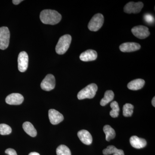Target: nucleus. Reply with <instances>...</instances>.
Returning <instances> with one entry per match:
<instances>
[{"label":"nucleus","instance_id":"f257e3e1","mask_svg":"<svg viewBox=\"0 0 155 155\" xmlns=\"http://www.w3.org/2000/svg\"><path fill=\"white\" fill-rule=\"evenodd\" d=\"M40 18L44 24L54 25L61 21L62 16L54 10H45L41 13Z\"/></svg>","mask_w":155,"mask_h":155},{"label":"nucleus","instance_id":"f03ea898","mask_svg":"<svg viewBox=\"0 0 155 155\" xmlns=\"http://www.w3.org/2000/svg\"><path fill=\"white\" fill-rule=\"evenodd\" d=\"M72 41V37L69 35H65L59 39L56 46V52L58 54H65L68 50Z\"/></svg>","mask_w":155,"mask_h":155},{"label":"nucleus","instance_id":"7ed1b4c3","mask_svg":"<svg viewBox=\"0 0 155 155\" xmlns=\"http://www.w3.org/2000/svg\"><path fill=\"white\" fill-rule=\"evenodd\" d=\"M97 89V86L95 84H91L78 92V98L80 100L93 98L95 96Z\"/></svg>","mask_w":155,"mask_h":155},{"label":"nucleus","instance_id":"20e7f679","mask_svg":"<svg viewBox=\"0 0 155 155\" xmlns=\"http://www.w3.org/2000/svg\"><path fill=\"white\" fill-rule=\"evenodd\" d=\"M104 17L102 14H97L93 17L88 24V28L90 30L96 31L101 28L104 24Z\"/></svg>","mask_w":155,"mask_h":155},{"label":"nucleus","instance_id":"39448f33","mask_svg":"<svg viewBox=\"0 0 155 155\" xmlns=\"http://www.w3.org/2000/svg\"><path fill=\"white\" fill-rule=\"evenodd\" d=\"M10 32L7 27L0 28V49L4 50L8 47L10 41Z\"/></svg>","mask_w":155,"mask_h":155},{"label":"nucleus","instance_id":"423d86ee","mask_svg":"<svg viewBox=\"0 0 155 155\" xmlns=\"http://www.w3.org/2000/svg\"><path fill=\"white\" fill-rule=\"evenodd\" d=\"M134 35L138 38L143 39L149 36L150 32L149 28L144 25H137L131 29Z\"/></svg>","mask_w":155,"mask_h":155},{"label":"nucleus","instance_id":"0eeeda50","mask_svg":"<svg viewBox=\"0 0 155 155\" xmlns=\"http://www.w3.org/2000/svg\"><path fill=\"white\" fill-rule=\"evenodd\" d=\"M56 81L54 76L52 74L46 75L41 84L42 89L45 91H50L54 89L55 86Z\"/></svg>","mask_w":155,"mask_h":155},{"label":"nucleus","instance_id":"6e6552de","mask_svg":"<svg viewBox=\"0 0 155 155\" xmlns=\"http://www.w3.org/2000/svg\"><path fill=\"white\" fill-rule=\"evenodd\" d=\"M143 7V3L142 2H130L125 6L124 12L127 14H137L141 11Z\"/></svg>","mask_w":155,"mask_h":155},{"label":"nucleus","instance_id":"1a4fd4ad","mask_svg":"<svg viewBox=\"0 0 155 155\" xmlns=\"http://www.w3.org/2000/svg\"><path fill=\"white\" fill-rule=\"evenodd\" d=\"M28 57L25 51L19 53L18 58V69L20 72H24L27 70L28 67Z\"/></svg>","mask_w":155,"mask_h":155},{"label":"nucleus","instance_id":"9d476101","mask_svg":"<svg viewBox=\"0 0 155 155\" xmlns=\"http://www.w3.org/2000/svg\"><path fill=\"white\" fill-rule=\"evenodd\" d=\"M48 116L50 122L54 125L59 124L64 119L63 115L54 109H51L49 110Z\"/></svg>","mask_w":155,"mask_h":155},{"label":"nucleus","instance_id":"9b49d317","mask_svg":"<svg viewBox=\"0 0 155 155\" xmlns=\"http://www.w3.org/2000/svg\"><path fill=\"white\" fill-rule=\"evenodd\" d=\"M24 101L23 96L19 93H13L9 95L6 97L5 101L7 104L10 105H20Z\"/></svg>","mask_w":155,"mask_h":155},{"label":"nucleus","instance_id":"f8f14e48","mask_svg":"<svg viewBox=\"0 0 155 155\" xmlns=\"http://www.w3.org/2000/svg\"><path fill=\"white\" fill-rule=\"evenodd\" d=\"M140 48V45L137 43L126 42L122 44L119 46V49L123 52H131L135 51Z\"/></svg>","mask_w":155,"mask_h":155},{"label":"nucleus","instance_id":"ddd939ff","mask_svg":"<svg viewBox=\"0 0 155 155\" xmlns=\"http://www.w3.org/2000/svg\"><path fill=\"white\" fill-rule=\"evenodd\" d=\"M97 57V54L93 50H87L81 54L80 59L84 62L95 61Z\"/></svg>","mask_w":155,"mask_h":155},{"label":"nucleus","instance_id":"4468645a","mask_svg":"<svg viewBox=\"0 0 155 155\" xmlns=\"http://www.w3.org/2000/svg\"><path fill=\"white\" fill-rule=\"evenodd\" d=\"M77 134L78 138L84 144L87 145L91 144L93 140L92 137L87 130H81L78 132Z\"/></svg>","mask_w":155,"mask_h":155},{"label":"nucleus","instance_id":"2eb2a0df","mask_svg":"<svg viewBox=\"0 0 155 155\" xmlns=\"http://www.w3.org/2000/svg\"><path fill=\"white\" fill-rule=\"evenodd\" d=\"M131 146L136 149H141L147 145V141L144 139L140 138L136 136H133L130 139Z\"/></svg>","mask_w":155,"mask_h":155},{"label":"nucleus","instance_id":"dca6fc26","mask_svg":"<svg viewBox=\"0 0 155 155\" xmlns=\"http://www.w3.org/2000/svg\"><path fill=\"white\" fill-rule=\"evenodd\" d=\"M145 81L140 78L135 79L130 81L127 84V87L129 89L133 91L138 90L144 86Z\"/></svg>","mask_w":155,"mask_h":155},{"label":"nucleus","instance_id":"f3484780","mask_svg":"<svg viewBox=\"0 0 155 155\" xmlns=\"http://www.w3.org/2000/svg\"><path fill=\"white\" fill-rule=\"evenodd\" d=\"M23 130L31 137H35L37 135V131L33 125L30 122H24L22 125Z\"/></svg>","mask_w":155,"mask_h":155},{"label":"nucleus","instance_id":"a211bd4d","mask_svg":"<svg viewBox=\"0 0 155 155\" xmlns=\"http://www.w3.org/2000/svg\"><path fill=\"white\" fill-rule=\"evenodd\" d=\"M103 130L105 134L106 139L107 141H110L111 139H113L116 137V134L115 130L110 125H105L103 128Z\"/></svg>","mask_w":155,"mask_h":155},{"label":"nucleus","instance_id":"6ab92c4d","mask_svg":"<svg viewBox=\"0 0 155 155\" xmlns=\"http://www.w3.org/2000/svg\"><path fill=\"white\" fill-rule=\"evenodd\" d=\"M114 92L111 90L107 91L105 93L104 96L101 100V104L102 106H105L108 103L112 101L114 99Z\"/></svg>","mask_w":155,"mask_h":155},{"label":"nucleus","instance_id":"aec40b11","mask_svg":"<svg viewBox=\"0 0 155 155\" xmlns=\"http://www.w3.org/2000/svg\"><path fill=\"white\" fill-rule=\"evenodd\" d=\"M103 153L104 155H108L111 154L117 153L119 155H125L124 151L122 150L116 148L114 146H109L107 148L103 150Z\"/></svg>","mask_w":155,"mask_h":155},{"label":"nucleus","instance_id":"412c9836","mask_svg":"<svg viewBox=\"0 0 155 155\" xmlns=\"http://www.w3.org/2000/svg\"><path fill=\"white\" fill-rule=\"evenodd\" d=\"M111 108L112 110L110 112V114L111 117L113 118H116L119 115V109L118 103L116 101H113L110 104Z\"/></svg>","mask_w":155,"mask_h":155},{"label":"nucleus","instance_id":"4be33fe9","mask_svg":"<svg viewBox=\"0 0 155 155\" xmlns=\"http://www.w3.org/2000/svg\"><path fill=\"white\" fill-rule=\"evenodd\" d=\"M57 155H71V151L69 148L64 145H61L56 150Z\"/></svg>","mask_w":155,"mask_h":155},{"label":"nucleus","instance_id":"5701e85b","mask_svg":"<svg viewBox=\"0 0 155 155\" xmlns=\"http://www.w3.org/2000/svg\"><path fill=\"white\" fill-rule=\"evenodd\" d=\"M134 106L130 104H126L123 107V115L125 117H130L133 113Z\"/></svg>","mask_w":155,"mask_h":155},{"label":"nucleus","instance_id":"b1692460","mask_svg":"<svg viewBox=\"0 0 155 155\" xmlns=\"http://www.w3.org/2000/svg\"><path fill=\"white\" fill-rule=\"evenodd\" d=\"M12 132V129L8 125L5 124H0V134L5 135L10 134Z\"/></svg>","mask_w":155,"mask_h":155},{"label":"nucleus","instance_id":"393cba45","mask_svg":"<svg viewBox=\"0 0 155 155\" xmlns=\"http://www.w3.org/2000/svg\"><path fill=\"white\" fill-rule=\"evenodd\" d=\"M144 19L146 22L148 23H152L154 20L153 17L150 14H146V15H145Z\"/></svg>","mask_w":155,"mask_h":155},{"label":"nucleus","instance_id":"a878e982","mask_svg":"<svg viewBox=\"0 0 155 155\" xmlns=\"http://www.w3.org/2000/svg\"><path fill=\"white\" fill-rule=\"evenodd\" d=\"M5 152L8 155H17L16 151L12 148L8 149L6 150Z\"/></svg>","mask_w":155,"mask_h":155},{"label":"nucleus","instance_id":"bb28decb","mask_svg":"<svg viewBox=\"0 0 155 155\" xmlns=\"http://www.w3.org/2000/svg\"><path fill=\"white\" fill-rule=\"evenodd\" d=\"M22 1H22V0H13V1H12V2H13L14 5H17L19 4V3H21Z\"/></svg>","mask_w":155,"mask_h":155},{"label":"nucleus","instance_id":"cd10ccee","mask_svg":"<svg viewBox=\"0 0 155 155\" xmlns=\"http://www.w3.org/2000/svg\"><path fill=\"white\" fill-rule=\"evenodd\" d=\"M155 97L153 98L152 101V104L154 107H155Z\"/></svg>","mask_w":155,"mask_h":155},{"label":"nucleus","instance_id":"c85d7f7f","mask_svg":"<svg viewBox=\"0 0 155 155\" xmlns=\"http://www.w3.org/2000/svg\"><path fill=\"white\" fill-rule=\"evenodd\" d=\"M28 155H40L37 152H31L28 154Z\"/></svg>","mask_w":155,"mask_h":155},{"label":"nucleus","instance_id":"c756f323","mask_svg":"<svg viewBox=\"0 0 155 155\" xmlns=\"http://www.w3.org/2000/svg\"><path fill=\"white\" fill-rule=\"evenodd\" d=\"M119 155V154H117V153H114V155Z\"/></svg>","mask_w":155,"mask_h":155}]
</instances>
